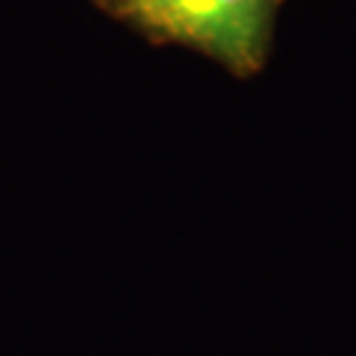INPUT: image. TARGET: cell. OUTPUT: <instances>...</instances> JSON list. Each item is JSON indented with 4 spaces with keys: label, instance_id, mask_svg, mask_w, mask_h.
Here are the masks:
<instances>
[{
    "label": "cell",
    "instance_id": "1",
    "mask_svg": "<svg viewBox=\"0 0 356 356\" xmlns=\"http://www.w3.org/2000/svg\"><path fill=\"white\" fill-rule=\"evenodd\" d=\"M277 6L280 0H122L119 11L156 38L251 76L264 66Z\"/></svg>",
    "mask_w": 356,
    "mask_h": 356
}]
</instances>
